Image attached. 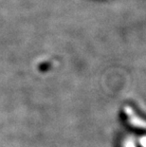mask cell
<instances>
[{
	"instance_id": "1",
	"label": "cell",
	"mask_w": 146,
	"mask_h": 147,
	"mask_svg": "<svg viewBox=\"0 0 146 147\" xmlns=\"http://www.w3.org/2000/svg\"><path fill=\"white\" fill-rule=\"evenodd\" d=\"M124 113H125L127 119H129L130 123H132L133 125H136L137 127H143L146 128V121L141 120V118H139L137 116L131 108L129 107H125L124 109Z\"/></svg>"
},
{
	"instance_id": "3",
	"label": "cell",
	"mask_w": 146,
	"mask_h": 147,
	"mask_svg": "<svg viewBox=\"0 0 146 147\" xmlns=\"http://www.w3.org/2000/svg\"><path fill=\"white\" fill-rule=\"evenodd\" d=\"M141 146L146 147V137H143L141 140Z\"/></svg>"
},
{
	"instance_id": "2",
	"label": "cell",
	"mask_w": 146,
	"mask_h": 147,
	"mask_svg": "<svg viewBox=\"0 0 146 147\" xmlns=\"http://www.w3.org/2000/svg\"><path fill=\"white\" fill-rule=\"evenodd\" d=\"M123 147H136L134 142H133V140H127L124 142L123 143Z\"/></svg>"
}]
</instances>
